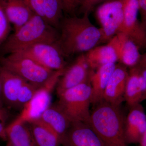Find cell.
<instances>
[{"instance_id": "obj_27", "label": "cell", "mask_w": 146, "mask_h": 146, "mask_svg": "<svg viewBox=\"0 0 146 146\" xmlns=\"http://www.w3.org/2000/svg\"><path fill=\"white\" fill-rule=\"evenodd\" d=\"M108 0H83L80 10L81 13H89L92 11L95 6L103 2Z\"/></svg>"}, {"instance_id": "obj_12", "label": "cell", "mask_w": 146, "mask_h": 146, "mask_svg": "<svg viewBox=\"0 0 146 146\" xmlns=\"http://www.w3.org/2000/svg\"><path fill=\"white\" fill-rule=\"evenodd\" d=\"M35 14L59 30L63 7L60 0H22Z\"/></svg>"}, {"instance_id": "obj_17", "label": "cell", "mask_w": 146, "mask_h": 146, "mask_svg": "<svg viewBox=\"0 0 146 146\" xmlns=\"http://www.w3.org/2000/svg\"><path fill=\"white\" fill-rule=\"evenodd\" d=\"M1 9L15 31L25 24L34 13L22 0H0Z\"/></svg>"}, {"instance_id": "obj_19", "label": "cell", "mask_w": 146, "mask_h": 146, "mask_svg": "<svg viewBox=\"0 0 146 146\" xmlns=\"http://www.w3.org/2000/svg\"><path fill=\"white\" fill-rule=\"evenodd\" d=\"M37 120L57 133L60 140L72 123L56 104L50 106Z\"/></svg>"}, {"instance_id": "obj_31", "label": "cell", "mask_w": 146, "mask_h": 146, "mask_svg": "<svg viewBox=\"0 0 146 146\" xmlns=\"http://www.w3.org/2000/svg\"><path fill=\"white\" fill-rule=\"evenodd\" d=\"M0 139L4 141H7L6 133V126L5 123L0 121Z\"/></svg>"}, {"instance_id": "obj_28", "label": "cell", "mask_w": 146, "mask_h": 146, "mask_svg": "<svg viewBox=\"0 0 146 146\" xmlns=\"http://www.w3.org/2000/svg\"><path fill=\"white\" fill-rule=\"evenodd\" d=\"M138 10L141 13L142 22L141 23L146 27V0H137Z\"/></svg>"}, {"instance_id": "obj_26", "label": "cell", "mask_w": 146, "mask_h": 146, "mask_svg": "<svg viewBox=\"0 0 146 146\" xmlns=\"http://www.w3.org/2000/svg\"><path fill=\"white\" fill-rule=\"evenodd\" d=\"M11 30L10 23L0 8V47L7 39Z\"/></svg>"}, {"instance_id": "obj_24", "label": "cell", "mask_w": 146, "mask_h": 146, "mask_svg": "<svg viewBox=\"0 0 146 146\" xmlns=\"http://www.w3.org/2000/svg\"><path fill=\"white\" fill-rule=\"evenodd\" d=\"M37 88L34 86L25 81L19 90L16 108L23 109V108L32 98Z\"/></svg>"}, {"instance_id": "obj_6", "label": "cell", "mask_w": 146, "mask_h": 146, "mask_svg": "<svg viewBox=\"0 0 146 146\" xmlns=\"http://www.w3.org/2000/svg\"><path fill=\"white\" fill-rule=\"evenodd\" d=\"M65 69L54 71L43 86L36 89L31 100L22 109L14 121L29 123L38 119L44 111L51 105V95Z\"/></svg>"}, {"instance_id": "obj_33", "label": "cell", "mask_w": 146, "mask_h": 146, "mask_svg": "<svg viewBox=\"0 0 146 146\" xmlns=\"http://www.w3.org/2000/svg\"><path fill=\"white\" fill-rule=\"evenodd\" d=\"M62 2L63 4V10L65 12L68 13L69 6H68V0H60Z\"/></svg>"}, {"instance_id": "obj_2", "label": "cell", "mask_w": 146, "mask_h": 146, "mask_svg": "<svg viewBox=\"0 0 146 146\" xmlns=\"http://www.w3.org/2000/svg\"><path fill=\"white\" fill-rule=\"evenodd\" d=\"M95 105L89 125L102 146H127L124 136L125 117L120 106L104 100Z\"/></svg>"}, {"instance_id": "obj_1", "label": "cell", "mask_w": 146, "mask_h": 146, "mask_svg": "<svg viewBox=\"0 0 146 146\" xmlns=\"http://www.w3.org/2000/svg\"><path fill=\"white\" fill-rule=\"evenodd\" d=\"M89 13L63 18L59 27L57 42L65 57L88 52L100 43L102 33L91 23Z\"/></svg>"}, {"instance_id": "obj_23", "label": "cell", "mask_w": 146, "mask_h": 146, "mask_svg": "<svg viewBox=\"0 0 146 146\" xmlns=\"http://www.w3.org/2000/svg\"><path fill=\"white\" fill-rule=\"evenodd\" d=\"M124 98L129 108L140 104L144 100L139 84L137 64L128 71Z\"/></svg>"}, {"instance_id": "obj_34", "label": "cell", "mask_w": 146, "mask_h": 146, "mask_svg": "<svg viewBox=\"0 0 146 146\" xmlns=\"http://www.w3.org/2000/svg\"><path fill=\"white\" fill-rule=\"evenodd\" d=\"M6 146H15L13 145H12L11 143H9V142H8L7 141V144Z\"/></svg>"}, {"instance_id": "obj_29", "label": "cell", "mask_w": 146, "mask_h": 146, "mask_svg": "<svg viewBox=\"0 0 146 146\" xmlns=\"http://www.w3.org/2000/svg\"><path fill=\"white\" fill-rule=\"evenodd\" d=\"M68 13L72 16H74L76 11L79 7H80L83 0H68Z\"/></svg>"}, {"instance_id": "obj_13", "label": "cell", "mask_w": 146, "mask_h": 146, "mask_svg": "<svg viewBox=\"0 0 146 146\" xmlns=\"http://www.w3.org/2000/svg\"><path fill=\"white\" fill-rule=\"evenodd\" d=\"M128 71L124 65L121 64L116 65L105 89L104 100L117 106H120L124 101Z\"/></svg>"}, {"instance_id": "obj_7", "label": "cell", "mask_w": 146, "mask_h": 146, "mask_svg": "<svg viewBox=\"0 0 146 146\" xmlns=\"http://www.w3.org/2000/svg\"><path fill=\"white\" fill-rule=\"evenodd\" d=\"M96 16L101 25L100 43L108 42L119 31L123 20L121 0H108L97 8Z\"/></svg>"}, {"instance_id": "obj_8", "label": "cell", "mask_w": 146, "mask_h": 146, "mask_svg": "<svg viewBox=\"0 0 146 146\" xmlns=\"http://www.w3.org/2000/svg\"><path fill=\"white\" fill-rule=\"evenodd\" d=\"M16 52L30 58L40 65L51 70H60L66 68L65 57L57 43H38Z\"/></svg>"}, {"instance_id": "obj_5", "label": "cell", "mask_w": 146, "mask_h": 146, "mask_svg": "<svg viewBox=\"0 0 146 146\" xmlns=\"http://www.w3.org/2000/svg\"><path fill=\"white\" fill-rule=\"evenodd\" d=\"M0 65L37 89L43 86L55 71L43 67L26 56L16 52L1 56Z\"/></svg>"}, {"instance_id": "obj_22", "label": "cell", "mask_w": 146, "mask_h": 146, "mask_svg": "<svg viewBox=\"0 0 146 146\" xmlns=\"http://www.w3.org/2000/svg\"><path fill=\"white\" fill-rule=\"evenodd\" d=\"M35 146H59L60 137L53 130L36 120L29 123Z\"/></svg>"}, {"instance_id": "obj_11", "label": "cell", "mask_w": 146, "mask_h": 146, "mask_svg": "<svg viewBox=\"0 0 146 146\" xmlns=\"http://www.w3.org/2000/svg\"><path fill=\"white\" fill-rule=\"evenodd\" d=\"M62 146H102L99 138L89 125L73 122L61 139Z\"/></svg>"}, {"instance_id": "obj_15", "label": "cell", "mask_w": 146, "mask_h": 146, "mask_svg": "<svg viewBox=\"0 0 146 146\" xmlns=\"http://www.w3.org/2000/svg\"><path fill=\"white\" fill-rule=\"evenodd\" d=\"M114 47L118 61L126 67L131 68L137 65L141 59L140 48L126 35L119 32L109 41Z\"/></svg>"}, {"instance_id": "obj_30", "label": "cell", "mask_w": 146, "mask_h": 146, "mask_svg": "<svg viewBox=\"0 0 146 146\" xmlns=\"http://www.w3.org/2000/svg\"><path fill=\"white\" fill-rule=\"evenodd\" d=\"M7 117V110L4 107V105L3 103L1 92V82L0 78V121L4 123H5Z\"/></svg>"}, {"instance_id": "obj_4", "label": "cell", "mask_w": 146, "mask_h": 146, "mask_svg": "<svg viewBox=\"0 0 146 146\" xmlns=\"http://www.w3.org/2000/svg\"><path fill=\"white\" fill-rule=\"evenodd\" d=\"M92 89L90 82L66 90L58 96L56 104L72 122L80 121L89 125Z\"/></svg>"}, {"instance_id": "obj_25", "label": "cell", "mask_w": 146, "mask_h": 146, "mask_svg": "<svg viewBox=\"0 0 146 146\" xmlns=\"http://www.w3.org/2000/svg\"><path fill=\"white\" fill-rule=\"evenodd\" d=\"M138 78L141 93L144 100L146 97V55H142L138 64Z\"/></svg>"}, {"instance_id": "obj_20", "label": "cell", "mask_w": 146, "mask_h": 146, "mask_svg": "<svg viewBox=\"0 0 146 146\" xmlns=\"http://www.w3.org/2000/svg\"><path fill=\"white\" fill-rule=\"evenodd\" d=\"M87 63L92 70H96L103 65L118 61V56L111 42L91 49L85 54Z\"/></svg>"}, {"instance_id": "obj_21", "label": "cell", "mask_w": 146, "mask_h": 146, "mask_svg": "<svg viewBox=\"0 0 146 146\" xmlns=\"http://www.w3.org/2000/svg\"><path fill=\"white\" fill-rule=\"evenodd\" d=\"M7 141L15 146H35L29 123L12 122L6 127Z\"/></svg>"}, {"instance_id": "obj_32", "label": "cell", "mask_w": 146, "mask_h": 146, "mask_svg": "<svg viewBox=\"0 0 146 146\" xmlns=\"http://www.w3.org/2000/svg\"><path fill=\"white\" fill-rule=\"evenodd\" d=\"M138 143V146H146V132L141 137Z\"/></svg>"}, {"instance_id": "obj_16", "label": "cell", "mask_w": 146, "mask_h": 146, "mask_svg": "<svg viewBox=\"0 0 146 146\" xmlns=\"http://www.w3.org/2000/svg\"><path fill=\"white\" fill-rule=\"evenodd\" d=\"M1 92L4 106L16 108L17 97L25 80L0 65Z\"/></svg>"}, {"instance_id": "obj_14", "label": "cell", "mask_w": 146, "mask_h": 146, "mask_svg": "<svg viewBox=\"0 0 146 146\" xmlns=\"http://www.w3.org/2000/svg\"><path fill=\"white\" fill-rule=\"evenodd\" d=\"M125 118L124 136L127 144L138 143L146 132V116L140 104L129 108Z\"/></svg>"}, {"instance_id": "obj_9", "label": "cell", "mask_w": 146, "mask_h": 146, "mask_svg": "<svg viewBox=\"0 0 146 146\" xmlns=\"http://www.w3.org/2000/svg\"><path fill=\"white\" fill-rule=\"evenodd\" d=\"M123 20L119 32L122 33L133 40L140 48L146 45V27L138 21L137 0H121ZM118 32V33H119Z\"/></svg>"}, {"instance_id": "obj_18", "label": "cell", "mask_w": 146, "mask_h": 146, "mask_svg": "<svg viewBox=\"0 0 146 146\" xmlns=\"http://www.w3.org/2000/svg\"><path fill=\"white\" fill-rule=\"evenodd\" d=\"M117 64L110 63L91 71L89 81L92 89L91 104L94 105L103 100L104 90Z\"/></svg>"}, {"instance_id": "obj_3", "label": "cell", "mask_w": 146, "mask_h": 146, "mask_svg": "<svg viewBox=\"0 0 146 146\" xmlns=\"http://www.w3.org/2000/svg\"><path fill=\"white\" fill-rule=\"evenodd\" d=\"M59 37L58 30L34 14L27 22L8 36L0 47V51L1 56H5L38 43H57Z\"/></svg>"}, {"instance_id": "obj_10", "label": "cell", "mask_w": 146, "mask_h": 146, "mask_svg": "<svg viewBox=\"0 0 146 146\" xmlns=\"http://www.w3.org/2000/svg\"><path fill=\"white\" fill-rule=\"evenodd\" d=\"M92 71L87 63L85 54L82 53L72 65L65 68L56 87L58 96L68 89L90 82Z\"/></svg>"}]
</instances>
